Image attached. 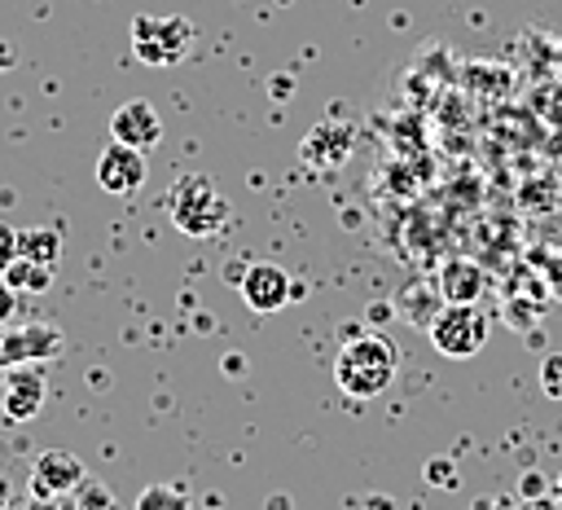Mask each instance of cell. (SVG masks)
<instances>
[{"instance_id": "obj_1", "label": "cell", "mask_w": 562, "mask_h": 510, "mask_svg": "<svg viewBox=\"0 0 562 510\" xmlns=\"http://www.w3.org/2000/svg\"><path fill=\"white\" fill-rule=\"evenodd\" d=\"M395 369H400L395 343H391L386 334H373V330L351 334V339L338 347V356H334V382H338V391L351 396V400H373V396H382V391L395 382Z\"/></svg>"}, {"instance_id": "obj_2", "label": "cell", "mask_w": 562, "mask_h": 510, "mask_svg": "<svg viewBox=\"0 0 562 510\" xmlns=\"http://www.w3.org/2000/svg\"><path fill=\"white\" fill-rule=\"evenodd\" d=\"M167 211H171V224L184 237H215L228 224V198L215 189L211 176H198V171L176 176Z\"/></svg>"}, {"instance_id": "obj_3", "label": "cell", "mask_w": 562, "mask_h": 510, "mask_svg": "<svg viewBox=\"0 0 562 510\" xmlns=\"http://www.w3.org/2000/svg\"><path fill=\"white\" fill-rule=\"evenodd\" d=\"M487 330H492V321L483 317L479 303H443V308L430 317V325H426L435 352H439V356H452V361L479 356L483 343H487Z\"/></svg>"}, {"instance_id": "obj_4", "label": "cell", "mask_w": 562, "mask_h": 510, "mask_svg": "<svg viewBox=\"0 0 562 510\" xmlns=\"http://www.w3.org/2000/svg\"><path fill=\"white\" fill-rule=\"evenodd\" d=\"M193 26L180 13H140L132 22V48L145 66H171L189 53Z\"/></svg>"}, {"instance_id": "obj_5", "label": "cell", "mask_w": 562, "mask_h": 510, "mask_svg": "<svg viewBox=\"0 0 562 510\" xmlns=\"http://www.w3.org/2000/svg\"><path fill=\"white\" fill-rule=\"evenodd\" d=\"M61 352V330L48 321H9L0 325V369L13 365H40Z\"/></svg>"}, {"instance_id": "obj_6", "label": "cell", "mask_w": 562, "mask_h": 510, "mask_svg": "<svg viewBox=\"0 0 562 510\" xmlns=\"http://www.w3.org/2000/svg\"><path fill=\"white\" fill-rule=\"evenodd\" d=\"M88 479L83 462L70 453V448H44L35 462H31V497H48V501H61L70 492H79V484Z\"/></svg>"}, {"instance_id": "obj_7", "label": "cell", "mask_w": 562, "mask_h": 510, "mask_svg": "<svg viewBox=\"0 0 562 510\" xmlns=\"http://www.w3.org/2000/svg\"><path fill=\"white\" fill-rule=\"evenodd\" d=\"M48 400V378L40 365H13L0 378V409L9 422H31Z\"/></svg>"}, {"instance_id": "obj_8", "label": "cell", "mask_w": 562, "mask_h": 510, "mask_svg": "<svg viewBox=\"0 0 562 510\" xmlns=\"http://www.w3.org/2000/svg\"><path fill=\"white\" fill-rule=\"evenodd\" d=\"M241 299H246L250 312H277V308H285L290 299H299V290H294V281H290V273H285L281 264L255 259V264L241 273Z\"/></svg>"}, {"instance_id": "obj_9", "label": "cell", "mask_w": 562, "mask_h": 510, "mask_svg": "<svg viewBox=\"0 0 562 510\" xmlns=\"http://www.w3.org/2000/svg\"><path fill=\"white\" fill-rule=\"evenodd\" d=\"M97 185L114 198H132L145 185V149H132L123 141H110L97 158Z\"/></svg>"}, {"instance_id": "obj_10", "label": "cell", "mask_w": 562, "mask_h": 510, "mask_svg": "<svg viewBox=\"0 0 562 510\" xmlns=\"http://www.w3.org/2000/svg\"><path fill=\"white\" fill-rule=\"evenodd\" d=\"M110 141H123L132 149H154L162 141V114L149 101H123L110 114Z\"/></svg>"}, {"instance_id": "obj_11", "label": "cell", "mask_w": 562, "mask_h": 510, "mask_svg": "<svg viewBox=\"0 0 562 510\" xmlns=\"http://www.w3.org/2000/svg\"><path fill=\"white\" fill-rule=\"evenodd\" d=\"M487 290V273L474 259H448L439 268V295L443 303H479Z\"/></svg>"}, {"instance_id": "obj_12", "label": "cell", "mask_w": 562, "mask_h": 510, "mask_svg": "<svg viewBox=\"0 0 562 510\" xmlns=\"http://www.w3.org/2000/svg\"><path fill=\"white\" fill-rule=\"evenodd\" d=\"M18 255L22 259H35L44 268H57V259H61V233L57 229H44V224L18 229Z\"/></svg>"}, {"instance_id": "obj_13", "label": "cell", "mask_w": 562, "mask_h": 510, "mask_svg": "<svg viewBox=\"0 0 562 510\" xmlns=\"http://www.w3.org/2000/svg\"><path fill=\"white\" fill-rule=\"evenodd\" d=\"M53 273H57V268H44V264L18 255V259L9 264V273H4V281H9L18 295H44V290L53 286Z\"/></svg>"}, {"instance_id": "obj_14", "label": "cell", "mask_w": 562, "mask_h": 510, "mask_svg": "<svg viewBox=\"0 0 562 510\" xmlns=\"http://www.w3.org/2000/svg\"><path fill=\"white\" fill-rule=\"evenodd\" d=\"M136 510H193V501H189V492H180L171 484H149L136 497Z\"/></svg>"}, {"instance_id": "obj_15", "label": "cell", "mask_w": 562, "mask_h": 510, "mask_svg": "<svg viewBox=\"0 0 562 510\" xmlns=\"http://www.w3.org/2000/svg\"><path fill=\"white\" fill-rule=\"evenodd\" d=\"M540 391L549 400H562V352H549L540 361Z\"/></svg>"}, {"instance_id": "obj_16", "label": "cell", "mask_w": 562, "mask_h": 510, "mask_svg": "<svg viewBox=\"0 0 562 510\" xmlns=\"http://www.w3.org/2000/svg\"><path fill=\"white\" fill-rule=\"evenodd\" d=\"M18 259V229L0 220V277L9 273V264Z\"/></svg>"}, {"instance_id": "obj_17", "label": "cell", "mask_w": 562, "mask_h": 510, "mask_svg": "<svg viewBox=\"0 0 562 510\" xmlns=\"http://www.w3.org/2000/svg\"><path fill=\"white\" fill-rule=\"evenodd\" d=\"M426 479H430V484H439V488H452V484H457V470H452V462L435 457V462H430V470H426Z\"/></svg>"}, {"instance_id": "obj_18", "label": "cell", "mask_w": 562, "mask_h": 510, "mask_svg": "<svg viewBox=\"0 0 562 510\" xmlns=\"http://www.w3.org/2000/svg\"><path fill=\"white\" fill-rule=\"evenodd\" d=\"M13 317H18V290L0 277V325H9Z\"/></svg>"}, {"instance_id": "obj_19", "label": "cell", "mask_w": 562, "mask_h": 510, "mask_svg": "<svg viewBox=\"0 0 562 510\" xmlns=\"http://www.w3.org/2000/svg\"><path fill=\"white\" fill-rule=\"evenodd\" d=\"M544 277H549V295L562 299V255H549L544 259Z\"/></svg>"}, {"instance_id": "obj_20", "label": "cell", "mask_w": 562, "mask_h": 510, "mask_svg": "<svg viewBox=\"0 0 562 510\" xmlns=\"http://www.w3.org/2000/svg\"><path fill=\"white\" fill-rule=\"evenodd\" d=\"M514 510H562V501L553 492H536V497H522V506H514Z\"/></svg>"}, {"instance_id": "obj_21", "label": "cell", "mask_w": 562, "mask_h": 510, "mask_svg": "<svg viewBox=\"0 0 562 510\" xmlns=\"http://www.w3.org/2000/svg\"><path fill=\"white\" fill-rule=\"evenodd\" d=\"M13 506V479H9V470L0 466V510H9Z\"/></svg>"}, {"instance_id": "obj_22", "label": "cell", "mask_w": 562, "mask_h": 510, "mask_svg": "<svg viewBox=\"0 0 562 510\" xmlns=\"http://www.w3.org/2000/svg\"><path fill=\"white\" fill-rule=\"evenodd\" d=\"M474 510H509V506H505V501H479Z\"/></svg>"}, {"instance_id": "obj_23", "label": "cell", "mask_w": 562, "mask_h": 510, "mask_svg": "<svg viewBox=\"0 0 562 510\" xmlns=\"http://www.w3.org/2000/svg\"><path fill=\"white\" fill-rule=\"evenodd\" d=\"M553 497H558V501H562V470H558V475H553Z\"/></svg>"}]
</instances>
